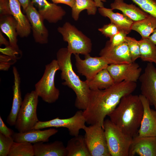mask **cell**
<instances>
[{
    "label": "cell",
    "mask_w": 156,
    "mask_h": 156,
    "mask_svg": "<svg viewBox=\"0 0 156 156\" xmlns=\"http://www.w3.org/2000/svg\"><path fill=\"white\" fill-rule=\"evenodd\" d=\"M137 86L136 82L124 81L105 89L90 90L87 106L83 110L86 123L103 128L105 117L115 109L123 97L132 94Z\"/></svg>",
    "instance_id": "cell-1"
},
{
    "label": "cell",
    "mask_w": 156,
    "mask_h": 156,
    "mask_svg": "<svg viewBox=\"0 0 156 156\" xmlns=\"http://www.w3.org/2000/svg\"><path fill=\"white\" fill-rule=\"evenodd\" d=\"M143 113V108L139 95L131 94L123 97L108 116L123 132L133 138L138 133Z\"/></svg>",
    "instance_id": "cell-2"
},
{
    "label": "cell",
    "mask_w": 156,
    "mask_h": 156,
    "mask_svg": "<svg viewBox=\"0 0 156 156\" xmlns=\"http://www.w3.org/2000/svg\"><path fill=\"white\" fill-rule=\"evenodd\" d=\"M71 55L67 48H62L57 53L56 60L61 71V78L64 80L62 84L74 91L76 95L75 106L79 110H83L87 106L90 90L88 81L81 80L74 71Z\"/></svg>",
    "instance_id": "cell-3"
},
{
    "label": "cell",
    "mask_w": 156,
    "mask_h": 156,
    "mask_svg": "<svg viewBox=\"0 0 156 156\" xmlns=\"http://www.w3.org/2000/svg\"><path fill=\"white\" fill-rule=\"evenodd\" d=\"M103 129L111 156H129L133 138L123 132L110 119L105 120Z\"/></svg>",
    "instance_id": "cell-4"
},
{
    "label": "cell",
    "mask_w": 156,
    "mask_h": 156,
    "mask_svg": "<svg viewBox=\"0 0 156 156\" xmlns=\"http://www.w3.org/2000/svg\"><path fill=\"white\" fill-rule=\"evenodd\" d=\"M38 97L35 90L25 95L14 125L18 132L31 130L39 121L37 114Z\"/></svg>",
    "instance_id": "cell-5"
},
{
    "label": "cell",
    "mask_w": 156,
    "mask_h": 156,
    "mask_svg": "<svg viewBox=\"0 0 156 156\" xmlns=\"http://www.w3.org/2000/svg\"><path fill=\"white\" fill-rule=\"evenodd\" d=\"M57 30L64 41L67 42V48L71 54L85 55L90 53L92 47L90 39L70 23L66 22Z\"/></svg>",
    "instance_id": "cell-6"
},
{
    "label": "cell",
    "mask_w": 156,
    "mask_h": 156,
    "mask_svg": "<svg viewBox=\"0 0 156 156\" xmlns=\"http://www.w3.org/2000/svg\"><path fill=\"white\" fill-rule=\"evenodd\" d=\"M59 70L60 68L57 61L53 60L45 65L42 77L35 85V90L39 97L49 103L55 102L59 97L60 90L55 84V75Z\"/></svg>",
    "instance_id": "cell-7"
},
{
    "label": "cell",
    "mask_w": 156,
    "mask_h": 156,
    "mask_svg": "<svg viewBox=\"0 0 156 156\" xmlns=\"http://www.w3.org/2000/svg\"><path fill=\"white\" fill-rule=\"evenodd\" d=\"M83 130L85 141L90 156H110L101 126L97 125L86 126Z\"/></svg>",
    "instance_id": "cell-8"
},
{
    "label": "cell",
    "mask_w": 156,
    "mask_h": 156,
    "mask_svg": "<svg viewBox=\"0 0 156 156\" xmlns=\"http://www.w3.org/2000/svg\"><path fill=\"white\" fill-rule=\"evenodd\" d=\"M83 110L77 111L72 117L65 119L58 117L45 121H39L33 129H42L48 127H64L68 129L69 134L73 136L79 135L81 129L86 126Z\"/></svg>",
    "instance_id": "cell-9"
},
{
    "label": "cell",
    "mask_w": 156,
    "mask_h": 156,
    "mask_svg": "<svg viewBox=\"0 0 156 156\" xmlns=\"http://www.w3.org/2000/svg\"><path fill=\"white\" fill-rule=\"evenodd\" d=\"M106 68L115 83L124 81L136 82L139 79L142 71L139 64L135 62L109 64Z\"/></svg>",
    "instance_id": "cell-10"
},
{
    "label": "cell",
    "mask_w": 156,
    "mask_h": 156,
    "mask_svg": "<svg viewBox=\"0 0 156 156\" xmlns=\"http://www.w3.org/2000/svg\"><path fill=\"white\" fill-rule=\"evenodd\" d=\"M74 55L77 72L85 76L88 81L92 79L99 71L106 68L109 65L101 56L92 57L89 54L84 55V59H82L79 55Z\"/></svg>",
    "instance_id": "cell-11"
},
{
    "label": "cell",
    "mask_w": 156,
    "mask_h": 156,
    "mask_svg": "<svg viewBox=\"0 0 156 156\" xmlns=\"http://www.w3.org/2000/svg\"><path fill=\"white\" fill-rule=\"evenodd\" d=\"M25 11L30 24L33 36L35 42L41 44L48 43V30L44 24V20L32 2Z\"/></svg>",
    "instance_id": "cell-12"
},
{
    "label": "cell",
    "mask_w": 156,
    "mask_h": 156,
    "mask_svg": "<svg viewBox=\"0 0 156 156\" xmlns=\"http://www.w3.org/2000/svg\"><path fill=\"white\" fill-rule=\"evenodd\" d=\"M139 80L141 83V94L156 110V67L152 63L147 64Z\"/></svg>",
    "instance_id": "cell-13"
},
{
    "label": "cell",
    "mask_w": 156,
    "mask_h": 156,
    "mask_svg": "<svg viewBox=\"0 0 156 156\" xmlns=\"http://www.w3.org/2000/svg\"><path fill=\"white\" fill-rule=\"evenodd\" d=\"M99 55L109 65L132 62L125 42L118 45L112 46L107 41L105 47L101 50Z\"/></svg>",
    "instance_id": "cell-14"
},
{
    "label": "cell",
    "mask_w": 156,
    "mask_h": 156,
    "mask_svg": "<svg viewBox=\"0 0 156 156\" xmlns=\"http://www.w3.org/2000/svg\"><path fill=\"white\" fill-rule=\"evenodd\" d=\"M139 97L143 108V113L138 136H156V110L151 109L150 103L146 98L140 94Z\"/></svg>",
    "instance_id": "cell-15"
},
{
    "label": "cell",
    "mask_w": 156,
    "mask_h": 156,
    "mask_svg": "<svg viewBox=\"0 0 156 156\" xmlns=\"http://www.w3.org/2000/svg\"><path fill=\"white\" fill-rule=\"evenodd\" d=\"M156 156V136H135L130 146L129 156Z\"/></svg>",
    "instance_id": "cell-16"
},
{
    "label": "cell",
    "mask_w": 156,
    "mask_h": 156,
    "mask_svg": "<svg viewBox=\"0 0 156 156\" xmlns=\"http://www.w3.org/2000/svg\"><path fill=\"white\" fill-rule=\"evenodd\" d=\"M38 8V11L43 19L50 23H55L62 20L66 12L62 7L47 0H32Z\"/></svg>",
    "instance_id": "cell-17"
},
{
    "label": "cell",
    "mask_w": 156,
    "mask_h": 156,
    "mask_svg": "<svg viewBox=\"0 0 156 156\" xmlns=\"http://www.w3.org/2000/svg\"><path fill=\"white\" fill-rule=\"evenodd\" d=\"M58 131V130L55 128L43 130L32 129L25 132H14L12 136L14 142H26L34 144L38 142H48L49 138Z\"/></svg>",
    "instance_id": "cell-18"
},
{
    "label": "cell",
    "mask_w": 156,
    "mask_h": 156,
    "mask_svg": "<svg viewBox=\"0 0 156 156\" xmlns=\"http://www.w3.org/2000/svg\"><path fill=\"white\" fill-rule=\"evenodd\" d=\"M12 72L14 77V84L12 87L13 99L11 109L6 120L7 123L11 126L15 125L23 101L20 88L21 78L15 66L13 67Z\"/></svg>",
    "instance_id": "cell-19"
},
{
    "label": "cell",
    "mask_w": 156,
    "mask_h": 156,
    "mask_svg": "<svg viewBox=\"0 0 156 156\" xmlns=\"http://www.w3.org/2000/svg\"><path fill=\"white\" fill-rule=\"evenodd\" d=\"M8 1L11 15L17 23L18 35L21 38L28 37L31 32V26L27 17L22 12L20 2L18 0Z\"/></svg>",
    "instance_id": "cell-20"
},
{
    "label": "cell",
    "mask_w": 156,
    "mask_h": 156,
    "mask_svg": "<svg viewBox=\"0 0 156 156\" xmlns=\"http://www.w3.org/2000/svg\"><path fill=\"white\" fill-rule=\"evenodd\" d=\"M40 142L33 145L35 156H67L66 147L63 142L55 141L44 143Z\"/></svg>",
    "instance_id": "cell-21"
},
{
    "label": "cell",
    "mask_w": 156,
    "mask_h": 156,
    "mask_svg": "<svg viewBox=\"0 0 156 156\" xmlns=\"http://www.w3.org/2000/svg\"><path fill=\"white\" fill-rule=\"evenodd\" d=\"M113 10L111 8L104 7L98 9L99 12L101 15L109 18L111 23L116 25L120 31L128 34L131 30L133 21L124 14L114 12Z\"/></svg>",
    "instance_id": "cell-22"
},
{
    "label": "cell",
    "mask_w": 156,
    "mask_h": 156,
    "mask_svg": "<svg viewBox=\"0 0 156 156\" xmlns=\"http://www.w3.org/2000/svg\"><path fill=\"white\" fill-rule=\"evenodd\" d=\"M111 8L121 11L133 21L141 20L147 17L149 14L133 4H128L123 0H114L110 4Z\"/></svg>",
    "instance_id": "cell-23"
},
{
    "label": "cell",
    "mask_w": 156,
    "mask_h": 156,
    "mask_svg": "<svg viewBox=\"0 0 156 156\" xmlns=\"http://www.w3.org/2000/svg\"><path fill=\"white\" fill-rule=\"evenodd\" d=\"M0 28L1 32L8 38L10 46L21 51L17 44V23L13 16L10 15L0 18Z\"/></svg>",
    "instance_id": "cell-24"
},
{
    "label": "cell",
    "mask_w": 156,
    "mask_h": 156,
    "mask_svg": "<svg viewBox=\"0 0 156 156\" xmlns=\"http://www.w3.org/2000/svg\"><path fill=\"white\" fill-rule=\"evenodd\" d=\"M66 147L67 156H90L83 135L74 136L68 141Z\"/></svg>",
    "instance_id": "cell-25"
},
{
    "label": "cell",
    "mask_w": 156,
    "mask_h": 156,
    "mask_svg": "<svg viewBox=\"0 0 156 156\" xmlns=\"http://www.w3.org/2000/svg\"><path fill=\"white\" fill-rule=\"evenodd\" d=\"M156 28V18L149 14L144 19L133 21L131 30L139 33L142 38L148 39Z\"/></svg>",
    "instance_id": "cell-26"
},
{
    "label": "cell",
    "mask_w": 156,
    "mask_h": 156,
    "mask_svg": "<svg viewBox=\"0 0 156 156\" xmlns=\"http://www.w3.org/2000/svg\"><path fill=\"white\" fill-rule=\"evenodd\" d=\"M114 83L113 79L106 68L99 71L92 79L88 81L90 90L105 89Z\"/></svg>",
    "instance_id": "cell-27"
},
{
    "label": "cell",
    "mask_w": 156,
    "mask_h": 156,
    "mask_svg": "<svg viewBox=\"0 0 156 156\" xmlns=\"http://www.w3.org/2000/svg\"><path fill=\"white\" fill-rule=\"evenodd\" d=\"M140 58L142 61L156 63V45L148 39L142 38L138 41Z\"/></svg>",
    "instance_id": "cell-28"
},
{
    "label": "cell",
    "mask_w": 156,
    "mask_h": 156,
    "mask_svg": "<svg viewBox=\"0 0 156 156\" xmlns=\"http://www.w3.org/2000/svg\"><path fill=\"white\" fill-rule=\"evenodd\" d=\"M97 7L93 0H75V3L72 8V17L75 21L77 20L80 13L84 10H87L88 15H95Z\"/></svg>",
    "instance_id": "cell-29"
},
{
    "label": "cell",
    "mask_w": 156,
    "mask_h": 156,
    "mask_svg": "<svg viewBox=\"0 0 156 156\" xmlns=\"http://www.w3.org/2000/svg\"><path fill=\"white\" fill-rule=\"evenodd\" d=\"M32 143L26 142H14L8 156H34Z\"/></svg>",
    "instance_id": "cell-30"
},
{
    "label": "cell",
    "mask_w": 156,
    "mask_h": 156,
    "mask_svg": "<svg viewBox=\"0 0 156 156\" xmlns=\"http://www.w3.org/2000/svg\"><path fill=\"white\" fill-rule=\"evenodd\" d=\"M143 10L156 18V0H131Z\"/></svg>",
    "instance_id": "cell-31"
},
{
    "label": "cell",
    "mask_w": 156,
    "mask_h": 156,
    "mask_svg": "<svg viewBox=\"0 0 156 156\" xmlns=\"http://www.w3.org/2000/svg\"><path fill=\"white\" fill-rule=\"evenodd\" d=\"M125 42L128 45L132 62H134L138 58H140L138 41L134 38L126 36Z\"/></svg>",
    "instance_id": "cell-32"
},
{
    "label": "cell",
    "mask_w": 156,
    "mask_h": 156,
    "mask_svg": "<svg viewBox=\"0 0 156 156\" xmlns=\"http://www.w3.org/2000/svg\"><path fill=\"white\" fill-rule=\"evenodd\" d=\"M14 142L12 136H6L0 133V156H7Z\"/></svg>",
    "instance_id": "cell-33"
},
{
    "label": "cell",
    "mask_w": 156,
    "mask_h": 156,
    "mask_svg": "<svg viewBox=\"0 0 156 156\" xmlns=\"http://www.w3.org/2000/svg\"><path fill=\"white\" fill-rule=\"evenodd\" d=\"M98 30L106 37L109 38L120 31L116 25L112 23L104 25Z\"/></svg>",
    "instance_id": "cell-34"
},
{
    "label": "cell",
    "mask_w": 156,
    "mask_h": 156,
    "mask_svg": "<svg viewBox=\"0 0 156 156\" xmlns=\"http://www.w3.org/2000/svg\"><path fill=\"white\" fill-rule=\"evenodd\" d=\"M127 34L124 31H120L110 38L108 41L110 44L112 46L120 45L125 42V38Z\"/></svg>",
    "instance_id": "cell-35"
},
{
    "label": "cell",
    "mask_w": 156,
    "mask_h": 156,
    "mask_svg": "<svg viewBox=\"0 0 156 156\" xmlns=\"http://www.w3.org/2000/svg\"><path fill=\"white\" fill-rule=\"evenodd\" d=\"M0 51L3 54L7 55L17 60L20 59L22 56L21 51H19L16 50L10 45L5 46L3 48H0Z\"/></svg>",
    "instance_id": "cell-36"
},
{
    "label": "cell",
    "mask_w": 156,
    "mask_h": 156,
    "mask_svg": "<svg viewBox=\"0 0 156 156\" xmlns=\"http://www.w3.org/2000/svg\"><path fill=\"white\" fill-rule=\"evenodd\" d=\"M12 15L8 0H0V17Z\"/></svg>",
    "instance_id": "cell-37"
},
{
    "label": "cell",
    "mask_w": 156,
    "mask_h": 156,
    "mask_svg": "<svg viewBox=\"0 0 156 156\" xmlns=\"http://www.w3.org/2000/svg\"><path fill=\"white\" fill-rule=\"evenodd\" d=\"M14 132L13 130L6 126L0 116V133L6 136L9 137L12 136Z\"/></svg>",
    "instance_id": "cell-38"
},
{
    "label": "cell",
    "mask_w": 156,
    "mask_h": 156,
    "mask_svg": "<svg viewBox=\"0 0 156 156\" xmlns=\"http://www.w3.org/2000/svg\"><path fill=\"white\" fill-rule=\"evenodd\" d=\"M17 59L7 55L1 54L0 62H3L10 64L11 65L16 62Z\"/></svg>",
    "instance_id": "cell-39"
},
{
    "label": "cell",
    "mask_w": 156,
    "mask_h": 156,
    "mask_svg": "<svg viewBox=\"0 0 156 156\" xmlns=\"http://www.w3.org/2000/svg\"><path fill=\"white\" fill-rule=\"evenodd\" d=\"M55 3H62L69 6L71 8L74 6L75 0H51Z\"/></svg>",
    "instance_id": "cell-40"
},
{
    "label": "cell",
    "mask_w": 156,
    "mask_h": 156,
    "mask_svg": "<svg viewBox=\"0 0 156 156\" xmlns=\"http://www.w3.org/2000/svg\"><path fill=\"white\" fill-rule=\"evenodd\" d=\"M4 45L5 46L10 45L9 41H8L3 35L2 32L0 31V45Z\"/></svg>",
    "instance_id": "cell-41"
},
{
    "label": "cell",
    "mask_w": 156,
    "mask_h": 156,
    "mask_svg": "<svg viewBox=\"0 0 156 156\" xmlns=\"http://www.w3.org/2000/svg\"><path fill=\"white\" fill-rule=\"evenodd\" d=\"M11 65L3 62H0V70L4 71H8Z\"/></svg>",
    "instance_id": "cell-42"
},
{
    "label": "cell",
    "mask_w": 156,
    "mask_h": 156,
    "mask_svg": "<svg viewBox=\"0 0 156 156\" xmlns=\"http://www.w3.org/2000/svg\"><path fill=\"white\" fill-rule=\"evenodd\" d=\"M21 5L25 11L31 2L30 0H18Z\"/></svg>",
    "instance_id": "cell-43"
},
{
    "label": "cell",
    "mask_w": 156,
    "mask_h": 156,
    "mask_svg": "<svg viewBox=\"0 0 156 156\" xmlns=\"http://www.w3.org/2000/svg\"><path fill=\"white\" fill-rule=\"evenodd\" d=\"M148 39L156 45V28Z\"/></svg>",
    "instance_id": "cell-44"
},
{
    "label": "cell",
    "mask_w": 156,
    "mask_h": 156,
    "mask_svg": "<svg viewBox=\"0 0 156 156\" xmlns=\"http://www.w3.org/2000/svg\"><path fill=\"white\" fill-rule=\"evenodd\" d=\"M96 4L97 7L101 8L104 7L103 2H105L107 0H93Z\"/></svg>",
    "instance_id": "cell-45"
},
{
    "label": "cell",
    "mask_w": 156,
    "mask_h": 156,
    "mask_svg": "<svg viewBox=\"0 0 156 156\" xmlns=\"http://www.w3.org/2000/svg\"><path fill=\"white\" fill-rule=\"evenodd\" d=\"M155 64H156V63Z\"/></svg>",
    "instance_id": "cell-46"
}]
</instances>
